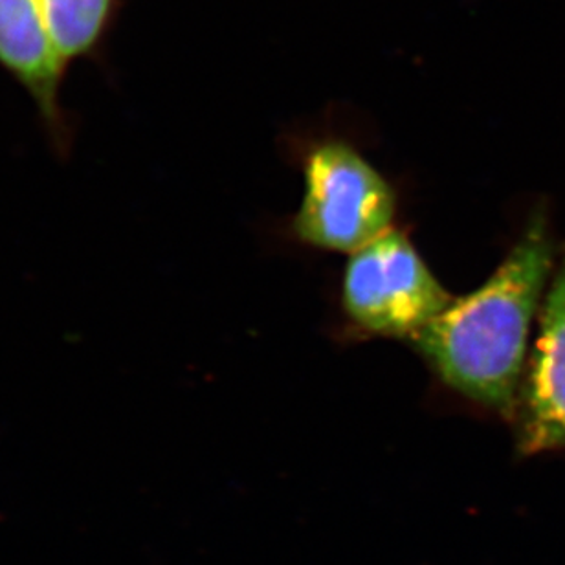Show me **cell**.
Segmentation results:
<instances>
[{
	"label": "cell",
	"instance_id": "1",
	"mask_svg": "<svg viewBox=\"0 0 565 565\" xmlns=\"http://www.w3.org/2000/svg\"><path fill=\"white\" fill-rule=\"evenodd\" d=\"M556 262L550 212L536 207L490 278L451 298L412 340L448 390L494 414L516 417L531 329Z\"/></svg>",
	"mask_w": 565,
	"mask_h": 565
},
{
	"label": "cell",
	"instance_id": "2",
	"mask_svg": "<svg viewBox=\"0 0 565 565\" xmlns=\"http://www.w3.org/2000/svg\"><path fill=\"white\" fill-rule=\"evenodd\" d=\"M397 213L390 180L340 137L316 140L303 154V196L294 215L299 243L353 254L386 230Z\"/></svg>",
	"mask_w": 565,
	"mask_h": 565
},
{
	"label": "cell",
	"instance_id": "3",
	"mask_svg": "<svg viewBox=\"0 0 565 565\" xmlns=\"http://www.w3.org/2000/svg\"><path fill=\"white\" fill-rule=\"evenodd\" d=\"M451 298L403 230H386L349 254L342 309L360 331L414 340Z\"/></svg>",
	"mask_w": 565,
	"mask_h": 565
},
{
	"label": "cell",
	"instance_id": "4",
	"mask_svg": "<svg viewBox=\"0 0 565 565\" xmlns=\"http://www.w3.org/2000/svg\"><path fill=\"white\" fill-rule=\"evenodd\" d=\"M514 419L523 454L565 450V245L540 309Z\"/></svg>",
	"mask_w": 565,
	"mask_h": 565
},
{
	"label": "cell",
	"instance_id": "5",
	"mask_svg": "<svg viewBox=\"0 0 565 565\" xmlns=\"http://www.w3.org/2000/svg\"><path fill=\"white\" fill-rule=\"evenodd\" d=\"M0 66L30 96L50 146L65 158L74 141L61 104L66 66L50 41L38 0H0Z\"/></svg>",
	"mask_w": 565,
	"mask_h": 565
},
{
	"label": "cell",
	"instance_id": "6",
	"mask_svg": "<svg viewBox=\"0 0 565 565\" xmlns=\"http://www.w3.org/2000/svg\"><path fill=\"white\" fill-rule=\"evenodd\" d=\"M44 28L55 52L68 68L93 60L104 50L120 0H38Z\"/></svg>",
	"mask_w": 565,
	"mask_h": 565
}]
</instances>
